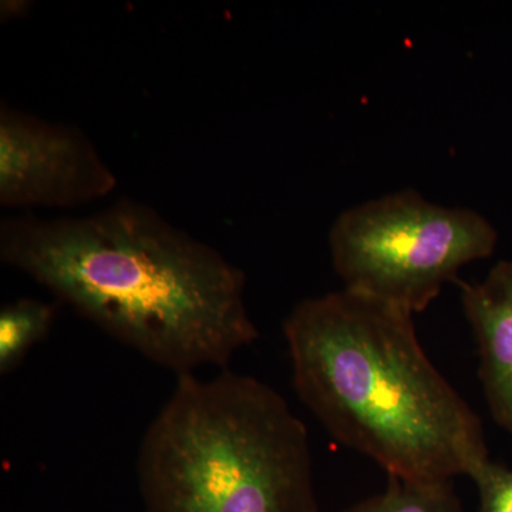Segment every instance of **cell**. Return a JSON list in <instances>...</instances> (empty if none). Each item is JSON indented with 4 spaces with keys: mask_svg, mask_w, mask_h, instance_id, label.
<instances>
[{
    "mask_svg": "<svg viewBox=\"0 0 512 512\" xmlns=\"http://www.w3.org/2000/svg\"><path fill=\"white\" fill-rule=\"evenodd\" d=\"M0 258L111 338L178 375L225 367L259 339L247 276L143 202L0 224Z\"/></svg>",
    "mask_w": 512,
    "mask_h": 512,
    "instance_id": "cell-1",
    "label": "cell"
},
{
    "mask_svg": "<svg viewBox=\"0 0 512 512\" xmlns=\"http://www.w3.org/2000/svg\"><path fill=\"white\" fill-rule=\"evenodd\" d=\"M412 313L348 291L303 299L284 323L299 399L387 476L470 477L487 461L480 416L424 352Z\"/></svg>",
    "mask_w": 512,
    "mask_h": 512,
    "instance_id": "cell-2",
    "label": "cell"
},
{
    "mask_svg": "<svg viewBox=\"0 0 512 512\" xmlns=\"http://www.w3.org/2000/svg\"><path fill=\"white\" fill-rule=\"evenodd\" d=\"M146 512H320L308 430L252 376H177L137 458Z\"/></svg>",
    "mask_w": 512,
    "mask_h": 512,
    "instance_id": "cell-3",
    "label": "cell"
},
{
    "mask_svg": "<svg viewBox=\"0 0 512 512\" xmlns=\"http://www.w3.org/2000/svg\"><path fill=\"white\" fill-rule=\"evenodd\" d=\"M498 231L480 212L402 190L357 204L329 232L343 288L416 315L458 272L494 254Z\"/></svg>",
    "mask_w": 512,
    "mask_h": 512,
    "instance_id": "cell-4",
    "label": "cell"
},
{
    "mask_svg": "<svg viewBox=\"0 0 512 512\" xmlns=\"http://www.w3.org/2000/svg\"><path fill=\"white\" fill-rule=\"evenodd\" d=\"M116 185V174L83 131L2 104V207H79L107 197Z\"/></svg>",
    "mask_w": 512,
    "mask_h": 512,
    "instance_id": "cell-5",
    "label": "cell"
},
{
    "mask_svg": "<svg viewBox=\"0 0 512 512\" xmlns=\"http://www.w3.org/2000/svg\"><path fill=\"white\" fill-rule=\"evenodd\" d=\"M457 285L477 342L485 402L512 436V261L498 262L481 281Z\"/></svg>",
    "mask_w": 512,
    "mask_h": 512,
    "instance_id": "cell-6",
    "label": "cell"
},
{
    "mask_svg": "<svg viewBox=\"0 0 512 512\" xmlns=\"http://www.w3.org/2000/svg\"><path fill=\"white\" fill-rule=\"evenodd\" d=\"M56 308L43 301L22 298L0 311V373L9 375L22 365L30 350L49 335Z\"/></svg>",
    "mask_w": 512,
    "mask_h": 512,
    "instance_id": "cell-7",
    "label": "cell"
},
{
    "mask_svg": "<svg viewBox=\"0 0 512 512\" xmlns=\"http://www.w3.org/2000/svg\"><path fill=\"white\" fill-rule=\"evenodd\" d=\"M343 512H466L453 481H409L389 477L382 493Z\"/></svg>",
    "mask_w": 512,
    "mask_h": 512,
    "instance_id": "cell-8",
    "label": "cell"
},
{
    "mask_svg": "<svg viewBox=\"0 0 512 512\" xmlns=\"http://www.w3.org/2000/svg\"><path fill=\"white\" fill-rule=\"evenodd\" d=\"M476 484L478 512H512V470L488 458L470 474Z\"/></svg>",
    "mask_w": 512,
    "mask_h": 512,
    "instance_id": "cell-9",
    "label": "cell"
},
{
    "mask_svg": "<svg viewBox=\"0 0 512 512\" xmlns=\"http://www.w3.org/2000/svg\"><path fill=\"white\" fill-rule=\"evenodd\" d=\"M29 2H22V0H6L2 2V8H0V16L3 20L19 19L25 16L29 12Z\"/></svg>",
    "mask_w": 512,
    "mask_h": 512,
    "instance_id": "cell-10",
    "label": "cell"
}]
</instances>
